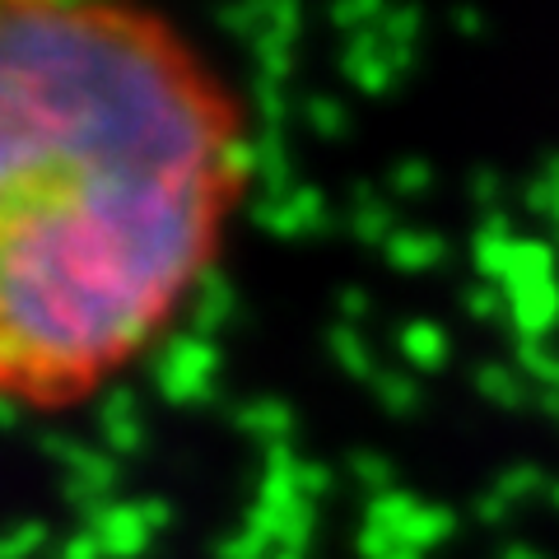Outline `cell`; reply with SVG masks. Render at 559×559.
<instances>
[{
	"label": "cell",
	"instance_id": "ab89813d",
	"mask_svg": "<svg viewBox=\"0 0 559 559\" xmlns=\"http://www.w3.org/2000/svg\"><path fill=\"white\" fill-rule=\"evenodd\" d=\"M271 559H308V555H304V550H275Z\"/></svg>",
	"mask_w": 559,
	"mask_h": 559
},
{
	"label": "cell",
	"instance_id": "e575fe53",
	"mask_svg": "<svg viewBox=\"0 0 559 559\" xmlns=\"http://www.w3.org/2000/svg\"><path fill=\"white\" fill-rule=\"evenodd\" d=\"M476 518L485 522V527H503V522H509V503H503L495 489H489V495L476 499Z\"/></svg>",
	"mask_w": 559,
	"mask_h": 559
},
{
	"label": "cell",
	"instance_id": "5b68a950",
	"mask_svg": "<svg viewBox=\"0 0 559 559\" xmlns=\"http://www.w3.org/2000/svg\"><path fill=\"white\" fill-rule=\"evenodd\" d=\"M341 70L349 75V84L364 94H388L396 84V66H392V47L388 38L373 28V33H355L341 51Z\"/></svg>",
	"mask_w": 559,
	"mask_h": 559
},
{
	"label": "cell",
	"instance_id": "74e56055",
	"mask_svg": "<svg viewBox=\"0 0 559 559\" xmlns=\"http://www.w3.org/2000/svg\"><path fill=\"white\" fill-rule=\"evenodd\" d=\"M457 24H462V33H471V38H480V33L489 28V24L480 20V14H471V10H462V14H457Z\"/></svg>",
	"mask_w": 559,
	"mask_h": 559
},
{
	"label": "cell",
	"instance_id": "ffe728a7",
	"mask_svg": "<svg viewBox=\"0 0 559 559\" xmlns=\"http://www.w3.org/2000/svg\"><path fill=\"white\" fill-rule=\"evenodd\" d=\"M304 121L318 135H326V140H336V135H349V108L341 98H326V94H312V98H304Z\"/></svg>",
	"mask_w": 559,
	"mask_h": 559
},
{
	"label": "cell",
	"instance_id": "cb8c5ba5",
	"mask_svg": "<svg viewBox=\"0 0 559 559\" xmlns=\"http://www.w3.org/2000/svg\"><path fill=\"white\" fill-rule=\"evenodd\" d=\"M257 108H261V131H285L294 103H289V94H285V84L257 80Z\"/></svg>",
	"mask_w": 559,
	"mask_h": 559
},
{
	"label": "cell",
	"instance_id": "4dcf8cb0",
	"mask_svg": "<svg viewBox=\"0 0 559 559\" xmlns=\"http://www.w3.org/2000/svg\"><path fill=\"white\" fill-rule=\"evenodd\" d=\"M429 182H433V168L425 159H406V164L392 168V191L396 197H425Z\"/></svg>",
	"mask_w": 559,
	"mask_h": 559
},
{
	"label": "cell",
	"instance_id": "60d3db41",
	"mask_svg": "<svg viewBox=\"0 0 559 559\" xmlns=\"http://www.w3.org/2000/svg\"><path fill=\"white\" fill-rule=\"evenodd\" d=\"M392 559H425V555H419V550H411V546H401Z\"/></svg>",
	"mask_w": 559,
	"mask_h": 559
},
{
	"label": "cell",
	"instance_id": "4fadbf2b",
	"mask_svg": "<svg viewBox=\"0 0 559 559\" xmlns=\"http://www.w3.org/2000/svg\"><path fill=\"white\" fill-rule=\"evenodd\" d=\"M349 234H355L359 242H382V248L392 242L396 215H392L388 201L373 197V187H359L355 191V205H349Z\"/></svg>",
	"mask_w": 559,
	"mask_h": 559
},
{
	"label": "cell",
	"instance_id": "e0dca14e",
	"mask_svg": "<svg viewBox=\"0 0 559 559\" xmlns=\"http://www.w3.org/2000/svg\"><path fill=\"white\" fill-rule=\"evenodd\" d=\"M518 369L540 392H559V355L546 341H518Z\"/></svg>",
	"mask_w": 559,
	"mask_h": 559
},
{
	"label": "cell",
	"instance_id": "ac0fdd59",
	"mask_svg": "<svg viewBox=\"0 0 559 559\" xmlns=\"http://www.w3.org/2000/svg\"><path fill=\"white\" fill-rule=\"evenodd\" d=\"M369 388L378 392V401L388 406L392 415H411L419 406V382L411 373H396V369H378Z\"/></svg>",
	"mask_w": 559,
	"mask_h": 559
},
{
	"label": "cell",
	"instance_id": "d6986e66",
	"mask_svg": "<svg viewBox=\"0 0 559 559\" xmlns=\"http://www.w3.org/2000/svg\"><path fill=\"white\" fill-rule=\"evenodd\" d=\"M419 503H425V499H415L411 495V489H388V495H373L369 503H364V522H378V527H406V518L419 509Z\"/></svg>",
	"mask_w": 559,
	"mask_h": 559
},
{
	"label": "cell",
	"instance_id": "7402d4cb",
	"mask_svg": "<svg viewBox=\"0 0 559 559\" xmlns=\"http://www.w3.org/2000/svg\"><path fill=\"white\" fill-rule=\"evenodd\" d=\"M540 489H550V480H546V471L540 466H532V462H522V466H509L503 476L495 480V495L509 503H522V499H532V495H540Z\"/></svg>",
	"mask_w": 559,
	"mask_h": 559
},
{
	"label": "cell",
	"instance_id": "ba28073f",
	"mask_svg": "<svg viewBox=\"0 0 559 559\" xmlns=\"http://www.w3.org/2000/svg\"><path fill=\"white\" fill-rule=\"evenodd\" d=\"M98 429H103V448L108 452H131L145 448V425H140V411H135V392L131 388H112L103 396V411H98Z\"/></svg>",
	"mask_w": 559,
	"mask_h": 559
},
{
	"label": "cell",
	"instance_id": "8fae6325",
	"mask_svg": "<svg viewBox=\"0 0 559 559\" xmlns=\"http://www.w3.org/2000/svg\"><path fill=\"white\" fill-rule=\"evenodd\" d=\"M555 266H559V252L550 242L540 238H518L513 242V257H509V271H503V294L513 289H527V285H540V280H555Z\"/></svg>",
	"mask_w": 559,
	"mask_h": 559
},
{
	"label": "cell",
	"instance_id": "7c38bea8",
	"mask_svg": "<svg viewBox=\"0 0 559 559\" xmlns=\"http://www.w3.org/2000/svg\"><path fill=\"white\" fill-rule=\"evenodd\" d=\"M443 257H448V238L429 234V229H406V224H401L388 242V261L396 271H433Z\"/></svg>",
	"mask_w": 559,
	"mask_h": 559
},
{
	"label": "cell",
	"instance_id": "8d00e7d4",
	"mask_svg": "<svg viewBox=\"0 0 559 559\" xmlns=\"http://www.w3.org/2000/svg\"><path fill=\"white\" fill-rule=\"evenodd\" d=\"M140 503V513H145V522H150V532L159 536L168 522H173V509H168V499H135Z\"/></svg>",
	"mask_w": 559,
	"mask_h": 559
},
{
	"label": "cell",
	"instance_id": "3957f363",
	"mask_svg": "<svg viewBox=\"0 0 559 559\" xmlns=\"http://www.w3.org/2000/svg\"><path fill=\"white\" fill-rule=\"evenodd\" d=\"M84 522H90V532H94V540L103 546L108 559H140L154 540L140 503H103V509L90 513Z\"/></svg>",
	"mask_w": 559,
	"mask_h": 559
},
{
	"label": "cell",
	"instance_id": "1f68e13d",
	"mask_svg": "<svg viewBox=\"0 0 559 559\" xmlns=\"http://www.w3.org/2000/svg\"><path fill=\"white\" fill-rule=\"evenodd\" d=\"M299 489H304L308 503H318L326 489H336V471L322 466V462H304V466H299Z\"/></svg>",
	"mask_w": 559,
	"mask_h": 559
},
{
	"label": "cell",
	"instance_id": "9a60e30c",
	"mask_svg": "<svg viewBox=\"0 0 559 559\" xmlns=\"http://www.w3.org/2000/svg\"><path fill=\"white\" fill-rule=\"evenodd\" d=\"M476 392L489 396L503 411H522V406H527V396H532V388H527V378H522L518 364H513V369H509V364H480V369H476Z\"/></svg>",
	"mask_w": 559,
	"mask_h": 559
},
{
	"label": "cell",
	"instance_id": "52a82bcc",
	"mask_svg": "<svg viewBox=\"0 0 559 559\" xmlns=\"http://www.w3.org/2000/svg\"><path fill=\"white\" fill-rule=\"evenodd\" d=\"M509 322L518 341H546L559 326V280H540V285L509 294Z\"/></svg>",
	"mask_w": 559,
	"mask_h": 559
},
{
	"label": "cell",
	"instance_id": "83f0119b",
	"mask_svg": "<svg viewBox=\"0 0 559 559\" xmlns=\"http://www.w3.org/2000/svg\"><path fill=\"white\" fill-rule=\"evenodd\" d=\"M215 559H271L275 550H271V540L266 536H257V532H248L242 527L238 536H224V540H215Z\"/></svg>",
	"mask_w": 559,
	"mask_h": 559
},
{
	"label": "cell",
	"instance_id": "d4e9b609",
	"mask_svg": "<svg viewBox=\"0 0 559 559\" xmlns=\"http://www.w3.org/2000/svg\"><path fill=\"white\" fill-rule=\"evenodd\" d=\"M349 471H355V480L369 489V499L373 495H388V489H396V471L388 457H378V452H359L355 462H349Z\"/></svg>",
	"mask_w": 559,
	"mask_h": 559
},
{
	"label": "cell",
	"instance_id": "30bf717a",
	"mask_svg": "<svg viewBox=\"0 0 559 559\" xmlns=\"http://www.w3.org/2000/svg\"><path fill=\"white\" fill-rule=\"evenodd\" d=\"M396 345H401V355L411 359L415 373H439L452 359V341L439 322H406L396 331Z\"/></svg>",
	"mask_w": 559,
	"mask_h": 559
},
{
	"label": "cell",
	"instance_id": "f35d334b",
	"mask_svg": "<svg viewBox=\"0 0 559 559\" xmlns=\"http://www.w3.org/2000/svg\"><path fill=\"white\" fill-rule=\"evenodd\" d=\"M503 559H546V555H540V550H527V546H509V550H503Z\"/></svg>",
	"mask_w": 559,
	"mask_h": 559
},
{
	"label": "cell",
	"instance_id": "5bb4252c",
	"mask_svg": "<svg viewBox=\"0 0 559 559\" xmlns=\"http://www.w3.org/2000/svg\"><path fill=\"white\" fill-rule=\"evenodd\" d=\"M452 532H457V513L439 509V503H419V509L406 518V527H396V540L425 555V550L439 546V540H448Z\"/></svg>",
	"mask_w": 559,
	"mask_h": 559
},
{
	"label": "cell",
	"instance_id": "277c9868",
	"mask_svg": "<svg viewBox=\"0 0 559 559\" xmlns=\"http://www.w3.org/2000/svg\"><path fill=\"white\" fill-rule=\"evenodd\" d=\"M257 224L275 238H304V234H318L326 224V201L318 187H299L289 191L285 201H261L257 205Z\"/></svg>",
	"mask_w": 559,
	"mask_h": 559
},
{
	"label": "cell",
	"instance_id": "8992f818",
	"mask_svg": "<svg viewBox=\"0 0 559 559\" xmlns=\"http://www.w3.org/2000/svg\"><path fill=\"white\" fill-rule=\"evenodd\" d=\"M234 312H238V289H234V280L224 275L219 266H210L201 275V285L191 289V299H187V331H197V336H219L224 326L234 322Z\"/></svg>",
	"mask_w": 559,
	"mask_h": 559
},
{
	"label": "cell",
	"instance_id": "9c48e42d",
	"mask_svg": "<svg viewBox=\"0 0 559 559\" xmlns=\"http://www.w3.org/2000/svg\"><path fill=\"white\" fill-rule=\"evenodd\" d=\"M234 425H238L242 433H248V439H257L261 448H271V443H289L294 411L285 406V401H275V396L242 401V406H234Z\"/></svg>",
	"mask_w": 559,
	"mask_h": 559
},
{
	"label": "cell",
	"instance_id": "d6a6232c",
	"mask_svg": "<svg viewBox=\"0 0 559 559\" xmlns=\"http://www.w3.org/2000/svg\"><path fill=\"white\" fill-rule=\"evenodd\" d=\"M57 559H108V555H103V546H98V540H94V532H90V527H84L80 536H70V540H66V546L57 550Z\"/></svg>",
	"mask_w": 559,
	"mask_h": 559
},
{
	"label": "cell",
	"instance_id": "603a6c76",
	"mask_svg": "<svg viewBox=\"0 0 559 559\" xmlns=\"http://www.w3.org/2000/svg\"><path fill=\"white\" fill-rule=\"evenodd\" d=\"M215 24H219V28H229L234 38H242V43L252 47V43L261 38V33L271 28V5H242V10H219V14H215Z\"/></svg>",
	"mask_w": 559,
	"mask_h": 559
},
{
	"label": "cell",
	"instance_id": "d590c367",
	"mask_svg": "<svg viewBox=\"0 0 559 559\" xmlns=\"http://www.w3.org/2000/svg\"><path fill=\"white\" fill-rule=\"evenodd\" d=\"M471 197L495 205L499 201V173L495 168H476V173H471Z\"/></svg>",
	"mask_w": 559,
	"mask_h": 559
},
{
	"label": "cell",
	"instance_id": "4316f807",
	"mask_svg": "<svg viewBox=\"0 0 559 559\" xmlns=\"http://www.w3.org/2000/svg\"><path fill=\"white\" fill-rule=\"evenodd\" d=\"M466 312L480 322H495V318H509V294H503L499 285H471L466 289Z\"/></svg>",
	"mask_w": 559,
	"mask_h": 559
},
{
	"label": "cell",
	"instance_id": "2e32d148",
	"mask_svg": "<svg viewBox=\"0 0 559 559\" xmlns=\"http://www.w3.org/2000/svg\"><path fill=\"white\" fill-rule=\"evenodd\" d=\"M326 345H331V355H336V364L349 373V378H364V382H373V373H378V359H373V349H369V341L359 336V326H331V336H326Z\"/></svg>",
	"mask_w": 559,
	"mask_h": 559
},
{
	"label": "cell",
	"instance_id": "836d02e7",
	"mask_svg": "<svg viewBox=\"0 0 559 559\" xmlns=\"http://www.w3.org/2000/svg\"><path fill=\"white\" fill-rule=\"evenodd\" d=\"M341 318H345V326H355L359 318H369V294H364V289H355V285H349V289H341Z\"/></svg>",
	"mask_w": 559,
	"mask_h": 559
},
{
	"label": "cell",
	"instance_id": "484cf974",
	"mask_svg": "<svg viewBox=\"0 0 559 559\" xmlns=\"http://www.w3.org/2000/svg\"><path fill=\"white\" fill-rule=\"evenodd\" d=\"M382 14H388V10L373 5V0H364V5H331L326 20L336 28H349V38H355V33H373L382 24Z\"/></svg>",
	"mask_w": 559,
	"mask_h": 559
},
{
	"label": "cell",
	"instance_id": "7bdbcfd3",
	"mask_svg": "<svg viewBox=\"0 0 559 559\" xmlns=\"http://www.w3.org/2000/svg\"><path fill=\"white\" fill-rule=\"evenodd\" d=\"M555 224H559V215H555Z\"/></svg>",
	"mask_w": 559,
	"mask_h": 559
},
{
	"label": "cell",
	"instance_id": "f1b7e54d",
	"mask_svg": "<svg viewBox=\"0 0 559 559\" xmlns=\"http://www.w3.org/2000/svg\"><path fill=\"white\" fill-rule=\"evenodd\" d=\"M378 33L392 47H419V10H388L382 14Z\"/></svg>",
	"mask_w": 559,
	"mask_h": 559
},
{
	"label": "cell",
	"instance_id": "7a4b0ae2",
	"mask_svg": "<svg viewBox=\"0 0 559 559\" xmlns=\"http://www.w3.org/2000/svg\"><path fill=\"white\" fill-rule=\"evenodd\" d=\"M215 373H219V345L197 336V331H182V336H168L154 355V388L168 406H201V401L215 396Z\"/></svg>",
	"mask_w": 559,
	"mask_h": 559
},
{
	"label": "cell",
	"instance_id": "44dd1931",
	"mask_svg": "<svg viewBox=\"0 0 559 559\" xmlns=\"http://www.w3.org/2000/svg\"><path fill=\"white\" fill-rule=\"evenodd\" d=\"M43 546H47V522L38 518H24L0 532V559H38Z\"/></svg>",
	"mask_w": 559,
	"mask_h": 559
},
{
	"label": "cell",
	"instance_id": "6da1fadb",
	"mask_svg": "<svg viewBox=\"0 0 559 559\" xmlns=\"http://www.w3.org/2000/svg\"><path fill=\"white\" fill-rule=\"evenodd\" d=\"M248 178L238 98L159 14L0 0V392L57 411L135 359Z\"/></svg>",
	"mask_w": 559,
	"mask_h": 559
},
{
	"label": "cell",
	"instance_id": "f546056e",
	"mask_svg": "<svg viewBox=\"0 0 559 559\" xmlns=\"http://www.w3.org/2000/svg\"><path fill=\"white\" fill-rule=\"evenodd\" d=\"M355 550H359V559H392V555L401 550V540H396V532H392V527L364 522L359 536H355Z\"/></svg>",
	"mask_w": 559,
	"mask_h": 559
},
{
	"label": "cell",
	"instance_id": "b9f144b4",
	"mask_svg": "<svg viewBox=\"0 0 559 559\" xmlns=\"http://www.w3.org/2000/svg\"><path fill=\"white\" fill-rule=\"evenodd\" d=\"M546 499L555 503V509H559V480H550V489H546Z\"/></svg>",
	"mask_w": 559,
	"mask_h": 559
}]
</instances>
